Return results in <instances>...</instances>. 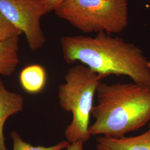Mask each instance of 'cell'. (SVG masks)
Returning a JSON list of instances; mask_svg holds the SVG:
<instances>
[{
	"instance_id": "3",
	"label": "cell",
	"mask_w": 150,
	"mask_h": 150,
	"mask_svg": "<svg viewBox=\"0 0 150 150\" xmlns=\"http://www.w3.org/2000/svg\"><path fill=\"white\" fill-rule=\"evenodd\" d=\"M103 79L85 65L77 64L67 71L65 82L59 86V105L72 116L64 131V136L70 144L80 141L86 142L91 139L89 129L93 99Z\"/></svg>"
},
{
	"instance_id": "10",
	"label": "cell",
	"mask_w": 150,
	"mask_h": 150,
	"mask_svg": "<svg viewBox=\"0 0 150 150\" xmlns=\"http://www.w3.org/2000/svg\"><path fill=\"white\" fill-rule=\"evenodd\" d=\"M11 137L13 143V150H66L70 145L69 142L65 140L49 147L34 146L23 141L15 131L11 132Z\"/></svg>"
},
{
	"instance_id": "7",
	"label": "cell",
	"mask_w": 150,
	"mask_h": 150,
	"mask_svg": "<svg viewBox=\"0 0 150 150\" xmlns=\"http://www.w3.org/2000/svg\"><path fill=\"white\" fill-rule=\"evenodd\" d=\"M96 148L97 150H150V122L149 129L138 136L119 139L98 137Z\"/></svg>"
},
{
	"instance_id": "9",
	"label": "cell",
	"mask_w": 150,
	"mask_h": 150,
	"mask_svg": "<svg viewBox=\"0 0 150 150\" xmlns=\"http://www.w3.org/2000/svg\"><path fill=\"white\" fill-rule=\"evenodd\" d=\"M47 81L46 71L42 66L31 64L25 67L20 74L22 88L29 93L36 94L42 91Z\"/></svg>"
},
{
	"instance_id": "1",
	"label": "cell",
	"mask_w": 150,
	"mask_h": 150,
	"mask_svg": "<svg viewBox=\"0 0 150 150\" xmlns=\"http://www.w3.org/2000/svg\"><path fill=\"white\" fill-rule=\"evenodd\" d=\"M61 46L68 64L80 62L103 79L110 75L127 76L133 82L150 87V61L134 44L106 32L94 38L63 36Z\"/></svg>"
},
{
	"instance_id": "6",
	"label": "cell",
	"mask_w": 150,
	"mask_h": 150,
	"mask_svg": "<svg viewBox=\"0 0 150 150\" xmlns=\"http://www.w3.org/2000/svg\"><path fill=\"white\" fill-rule=\"evenodd\" d=\"M24 99L21 94L9 91L0 79V150H7L4 136V126L10 116L23 110Z\"/></svg>"
},
{
	"instance_id": "13",
	"label": "cell",
	"mask_w": 150,
	"mask_h": 150,
	"mask_svg": "<svg viewBox=\"0 0 150 150\" xmlns=\"http://www.w3.org/2000/svg\"><path fill=\"white\" fill-rule=\"evenodd\" d=\"M48 6L50 12L54 11L62 0H43Z\"/></svg>"
},
{
	"instance_id": "12",
	"label": "cell",
	"mask_w": 150,
	"mask_h": 150,
	"mask_svg": "<svg viewBox=\"0 0 150 150\" xmlns=\"http://www.w3.org/2000/svg\"><path fill=\"white\" fill-rule=\"evenodd\" d=\"M84 143L83 141H77L74 143L70 144L69 146L66 150H84L83 145Z\"/></svg>"
},
{
	"instance_id": "11",
	"label": "cell",
	"mask_w": 150,
	"mask_h": 150,
	"mask_svg": "<svg viewBox=\"0 0 150 150\" xmlns=\"http://www.w3.org/2000/svg\"><path fill=\"white\" fill-rule=\"evenodd\" d=\"M22 34V32L8 21L0 11V42L20 36Z\"/></svg>"
},
{
	"instance_id": "5",
	"label": "cell",
	"mask_w": 150,
	"mask_h": 150,
	"mask_svg": "<svg viewBox=\"0 0 150 150\" xmlns=\"http://www.w3.org/2000/svg\"><path fill=\"white\" fill-rule=\"evenodd\" d=\"M0 11L25 35L31 51L43 47L46 38L40 20L50 12L43 0H0Z\"/></svg>"
},
{
	"instance_id": "8",
	"label": "cell",
	"mask_w": 150,
	"mask_h": 150,
	"mask_svg": "<svg viewBox=\"0 0 150 150\" xmlns=\"http://www.w3.org/2000/svg\"><path fill=\"white\" fill-rule=\"evenodd\" d=\"M19 37L0 42V75L10 76L19 64Z\"/></svg>"
},
{
	"instance_id": "2",
	"label": "cell",
	"mask_w": 150,
	"mask_h": 150,
	"mask_svg": "<svg viewBox=\"0 0 150 150\" xmlns=\"http://www.w3.org/2000/svg\"><path fill=\"white\" fill-rule=\"evenodd\" d=\"M97 104L92 110L95 122L91 136L122 138L150 121V87L135 83L98 85Z\"/></svg>"
},
{
	"instance_id": "4",
	"label": "cell",
	"mask_w": 150,
	"mask_h": 150,
	"mask_svg": "<svg viewBox=\"0 0 150 150\" xmlns=\"http://www.w3.org/2000/svg\"><path fill=\"white\" fill-rule=\"evenodd\" d=\"M54 11L84 33H118L128 24L127 0H62Z\"/></svg>"
}]
</instances>
